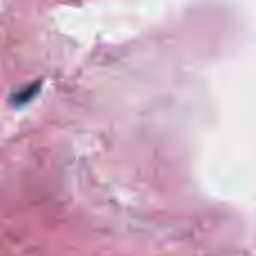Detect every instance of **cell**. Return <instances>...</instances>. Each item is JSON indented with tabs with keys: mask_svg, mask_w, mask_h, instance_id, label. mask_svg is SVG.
I'll list each match as a JSON object with an SVG mask.
<instances>
[{
	"mask_svg": "<svg viewBox=\"0 0 256 256\" xmlns=\"http://www.w3.org/2000/svg\"><path fill=\"white\" fill-rule=\"evenodd\" d=\"M40 81H36V84H30V86H25L22 90H16V92L12 94V104H16V106H22V104H30L32 99L36 97V94L40 92Z\"/></svg>",
	"mask_w": 256,
	"mask_h": 256,
	"instance_id": "cell-1",
	"label": "cell"
}]
</instances>
